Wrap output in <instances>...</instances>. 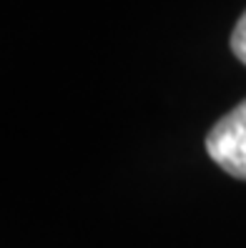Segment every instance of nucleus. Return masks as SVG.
I'll list each match as a JSON object with an SVG mask.
<instances>
[{"instance_id":"obj_1","label":"nucleus","mask_w":246,"mask_h":248,"mask_svg":"<svg viewBox=\"0 0 246 248\" xmlns=\"http://www.w3.org/2000/svg\"><path fill=\"white\" fill-rule=\"evenodd\" d=\"M206 153L229 176L246 181V98L209 130Z\"/></svg>"},{"instance_id":"obj_2","label":"nucleus","mask_w":246,"mask_h":248,"mask_svg":"<svg viewBox=\"0 0 246 248\" xmlns=\"http://www.w3.org/2000/svg\"><path fill=\"white\" fill-rule=\"evenodd\" d=\"M231 50H234V55L246 65V10H244V16L239 18L234 33H231Z\"/></svg>"}]
</instances>
